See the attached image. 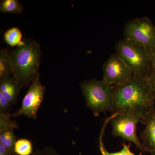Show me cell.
<instances>
[{"instance_id":"obj_1","label":"cell","mask_w":155,"mask_h":155,"mask_svg":"<svg viewBox=\"0 0 155 155\" xmlns=\"http://www.w3.org/2000/svg\"><path fill=\"white\" fill-rule=\"evenodd\" d=\"M147 77L134 75L126 83L115 88L112 114H130L143 121L154 106L155 98Z\"/></svg>"},{"instance_id":"obj_2","label":"cell","mask_w":155,"mask_h":155,"mask_svg":"<svg viewBox=\"0 0 155 155\" xmlns=\"http://www.w3.org/2000/svg\"><path fill=\"white\" fill-rule=\"evenodd\" d=\"M10 53L13 76L22 87L28 86L38 73L41 57L40 45L34 40L25 39Z\"/></svg>"},{"instance_id":"obj_3","label":"cell","mask_w":155,"mask_h":155,"mask_svg":"<svg viewBox=\"0 0 155 155\" xmlns=\"http://www.w3.org/2000/svg\"><path fill=\"white\" fill-rule=\"evenodd\" d=\"M115 50L134 75H148L152 68L151 51L136 42L125 38L117 41Z\"/></svg>"},{"instance_id":"obj_4","label":"cell","mask_w":155,"mask_h":155,"mask_svg":"<svg viewBox=\"0 0 155 155\" xmlns=\"http://www.w3.org/2000/svg\"><path fill=\"white\" fill-rule=\"evenodd\" d=\"M81 87L87 107L95 116L101 113L112 111L114 106L115 88L104 80L90 79L81 82Z\"/></svg>"},{"instance_id":"obj_5","label":"cell","mask_w":155,"mask_h":155,"mask_svg":"<svg viewBox=\"0 0 155 155\" xmlns=\"http://www.w3.org/2000/svg\"><path fill=\"white\" fill-rule=\"evenodd\" d=\"M143 123L142 119L138 116L130 114H114L110 120L112 126V134L114 137H120L124 140L133 143L140 154L146 153L142 143L137 135L138 122Z\"/></svg>"},{"instance_id":"obj_6","label":"cell","mask_w":155,"mask_h":155,"mask_svg":"<svg viewBox=\"0 0 155 155\" xmlns=\"http://www.w3.org/2000/svg\"><path fill=\"white\" fill-rule=\"evenodd\" d=\"M124 38L133 40L152 51L155 49V26L147 17L136 18L126 22Z\"/></svg>"},{"instance_id":"obj_7","label":"cell","mask_w":155,"mask_h":155,"mask_svg":"<svg viewBox=\"0 0 155 155\" xmlns=\"http://www.w3.org/2000/svg\"><path fill=\"white\" fill-rule=\"evenodd\" d=\"M38 72L22 100V105L19 110L12 117H19L23 115L34 119L37 118L39 108L44 100L46 87L42 84L40 80Z\"/></svg>"},{"instance_id":"obj_8","label":"cell","mask_w":155,"mask_h":155,"mask_svg":"<svg viewBox=\"0 0 155 155\" xmlns=\"http://www.w3.org/2000/svg\"><path fill=\"white\" fill-rule=\"evenodd\" d=\"M103 80L114 87L124 84L133 76L130 68L116 53L103 64Z\"/></svg>"},{"instance_id":"obj_9","label":"cell","mask_w":155,"mask_h":155,"mask_svg":"<svg viewBox=\"0 0 155 155\" xmlns=\"http://www.w3.org/2000/svg\"><path fill=\"white\" fill-rule=\"evenodd\" d=\"M144 130L140 137L146 153L155 155V106L148 111L143 120Z\"/></svg>"},{"instance_id":"obj_10","label":"cell","mask_w":155,"mask_h":155,"mask_svg":"<svg viewBox=\"0 0 155 155\" xmlns=\"http://www.w3.org/2000/svg\"><path fill=\"white\" fill-rule=\"evenodd\" d=\"M22 88L20 84L13 76L0 79V92L12 106L17 101Z\"/></svg>"},{"instance_id":"obj_11","label":"cell","mask_w":155,"mask_h":155,"mask_svg":"<svg viewBox=\"0 0 155 155\" xmlns=\"http://www.w3.org/2000/svg\"><path fill=\"white\" fill-rule=\"evenodd\" d=\"M8 49H1L0 51V79L13 74V64Z\"/></svg>"},{"instance_id":"obj_12","label":"cell","mask_w":155,"mask_h":155,"mask_svg":"<svg viewBox=\"0 0 155 155\" xmlns=\"http://www.w3.org/2000/svg\"><path fill=\"white\" fill-rule=\"evenodd\" d=\"M113 118V116H111L106 119L105 122H104V126L101 131V135L100 137L99 147L100 151L102 155H136L130 151V147L131 145V143H129L128 145L125 144V143H122V149L119 151L116 152L111 153L108 151L105 147L103 142V137L104 132L105 129L108 122H110V120ZM140 154V155H141Z\"/></svg>"},{"instance_id":"obj_13","label":"cell","mask_w":155,"mask_h":155,"mask_svg":"<svg viewBox=\"0 0 155 155\" xmlns=\"http://www.w3.org/2000/svg\"><path fill=\"white\" fill-rule=\"evenodd\" d=\"M23 10V6L17 0H4L0 3L1 13L20 14Z\"/></svg>"},{"instance_id":"obj_14","label":"cell","mask_w":155,"mask_h":155,"mask_svg":"<svg viewBox=\"0 0 155 155\" xmlns=\"http://www.w3.org/2000/svg\"><path fill=\"white\" fill-rule=\"evenodd\" d=\"M14 153L17 155L32 154L33 153L32 143L27 139L17 140L14 144Z\"/></svg>"},{"instance_id":"obj_15","label":"cell","mask_w":155,"mask_h":155,"mask_svg":"<svg viewBox=\"0 0 155 155\" xmlns=\"http://www.w3.org/2000/svg\"><path fill=\"white\" fill-rule=\"evenodd\" d=\"M22 35L19 28L14 27L5 32L4 39L7 44L10 46H18L22 41Z\"/></svg>"},{"instance_id":"obj_16","label":"cell","mask_w":155,"mask_h":155,"mask_svg":"<svg viewBox=\"0 0 155 155\" xmlns=\"http://www.w3.org/2000/svg\"><path fill=\"white\" fill-rule=\"evenodd\" d=\"M17 137L14 130H7L0 132V142L5 147L10 154L14 153V146Z\"/></svg>"},{"instance_id":"obj_17","label":"cell","mask_w":155,"mask_h":155,"mask_svg":"<svg viewBox=\"0 0 155 155\" xmlns=\"http://www.w3.org/2000/svg\"><path fill=\"white\" fill-rule=\"evenodd\" d=\"M11 114L6 115L0 113V132L7 130H14L18 128L15 121H11Z\"/></svg>"},{"instance_id":"obj_18","label":"cell","mask_w":155,"mask_h":155,"mask_svg":"<svg viewBox=\"0 0 155 155\" xmlns=\"http://www.w3.org/2000/svg\"><path fill=\"white\" fill-rule=\"evenodd\" d=\"M11 103L4 97L2 92H0V113L9 115V112L12 107Z\"/></svg>"},{"instance_id":"obj_19","label":"cell","mask_w":155,"mask_h":155,"mask_svg":"<svg viewBox=\"0 0 155 155\" xmlns=\"http://www.w3.org/2000/svg\"><path fill=\"white\" fill-rule=\"evenodd\" d=\"M11 155H17L13 153ZM31 155H64L61 154L56 150L51 147H45L41 150H38Z\"/></svg>"},{"instance_id":"obj_20","label":"cell","mask_w":155,"mask_h":155,"mask_svg":"<svg viewBox=\"0 0 155 155\" xmlns=\"http://www.w3.org/2000/svg\"><path fill=\"white\" fill-rule=\"evenodd\" d=\"M147 78L148 83L155 99V69L151 68L149 74Z\"/></svg>"},{"instance_id":"obj_21","label":"cell","mask_w":155,"mask_h":155,"mask_svg":"<svg viewBox=\"0 0 155 155\" xmlns=\"http://www.w3.org/2000/svg\"><path fill=\"white\" fill-rule=\"evenodd\" d=\"M5 147L0 142V155H11Z\"/></svg>"},{"instance_id":"obj_22","label":"cell","mask_w":155,"mask_h":155,"mask_svg":"<svg viewBox=\"0 0 155 155\" xmlns=\"http://www.w3.org/2000/svg\"><path fill=\"white\" fill-rule=\"evenodd\" d=\"M152 68L155 69V49L151 51Z\"/></svg>"}]
</instances>
